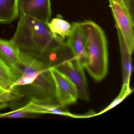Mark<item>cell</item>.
<instances>
[{"label":"cell","instance_id":"9a60e30c","mask_svg":"<svg viewBox=\"0 0 134 134\" xmlns=\"http://www.w3.org/2000/svg\"><path fill=\"white\" fill-rule=\"evenodd\" d=\"M49 67L40 71L23 74L20 77H19L15 83L13 84L12 86V88H14L15 87L25 86V85H28L32 83L36 80L38 76L44 70Z\"/></svg>","mask_w":134,"mask_h":134},{"label":"cell","instance_id":"8fae6325","mask_svg":"<svg viewBox=\"0 0 134 134\" xmlns=\"http://www.w3.org/2000/svg\"><path fill=\"white\" fill-rule=\"evenodd\" d=\"M19 15L18 0H0V23H11Z\"/></svg>","mask_w":134,"mask_h":134},{"label":"cell","instance_id":"d6986e66","mask_svg":"<svg viewBox=\"0 0 134 134\" xmlns=\"http://www.w3.org/2000/svg\"><path fill=\"white\" fill-rule=\"evenodd\" d=\"M0 87H1V86H0Z\"/></svg>","mask_w":134,"mask_h":134},{"label":"cell","instance_id":"7c38bea8","mask_svg":"<svg viewBox=\"0 0 134 134\" xmlns=\"http://www.w3.org/2000/svg\"><path fill=\"white\" fill-rule=\"evenodd\" d=\"M47 25L55 36L64 41L69 36L72 29V25L59 16L52 19Z\"/></svg>","mask_w":134,"mask_h":134},{"label":"cell","instance_id":"3957f363","mask_svg":"<svg viewBox=\"0 0 134 134\" xmlns=\"http://www.w3.org/2000/svg\"><path fill=\"white\" fill-rule=\"evenodd\" d=\"M66 76L77 88L78 98L90 100L84 67L74 55L69 48H64L56 55L52 66Z\"/></svg>","mask_w":134,"mask_h":134},{"label":"cell","instance_id":"30bf717a","mask_svg":"<svg viewBox=\"0 0 134 134\" xmlns=\"http://www.w3.org/2000/svg\"><path fill=\"white\" fill-rule=\"evenodd\" d=\"M119 40L120 51L122 63L123 84L129 83L132 67L131 55L128 47L120 30L116 29Z\"/></svg>","mask_w":134,"mask_h":134},{"label":"cell","instance_id":"ac0fdd59","mask_svg":"<svg viewBox=\"0 0 134 134\" xmlns=\"http://www.w3.org/2000/svg\"><path fill=\"white\" fill-rule=\"evenodd\" d=\"M8 104L7 103H0V110L5 109L7 107Z\"/></svg>","mask_w":134,"mask_h":134},{"label":"cell","instance_id":"9c48e42d","mask_svg":"<svg viewBox=\"0 0 134 134\" xmlns=\"http://www.w3.org/2000/svg\"><path fill=\"white\" fill-rule=\"evenodd\" d=\"M21 51L10 40L0 39V58L9 66L15 75V66L19 59Z\"/></svg>","mask_w":134,"mask_h":134},{"label":"cell","instance_id":"6da1fadb","mask_svg":"<svg viewBox=\"0 0 134 134\" xmlns=\"http://www.w3.org/2000/svg\"><path fill=\"white\" fill-rule=\"evenodd\" d=\"M10 41L21 51L38 59L57 51L66 43L55 36L47 24L22 14Z\"/></svg>","mask_w":134,"mask_h":134},{"label":"cell","instance_id":"5b68a950","mask_svg":"<svg viewBox=\"0 0 134 134\" xmlns=\"http://www.w3.org/2000/svg\"><path fill=\"white\" fill-rule=\"evenodd\" d=\"M116 23V29L121 33L132 53L134 49V21L131 12L121 0H109Z\"/></svg>","mask_w":134,"mask_h":134},{"label":"cell","instance_id":"277c9868","mask_svg":"<svg viewBox=\"0 0 134 134\" xmlns=\"http://www.w3.org/2000/svg\"><path fill=\"white\" fill-rule=\"evenodd\" d=\"M50 67L44 70L32 83L16 87L21 97L41 104L62 106L56 98L55 83Z\"/></svg>","mask_w":134,"mask_h":134},{"label":"cell","instance_id":"8992f818","mask_svg":"<svg viewBox=\"0 0 134 134\" xmlns=\"http://www.w3.org/2000/svg\"><path fill=\"white\" fill-rule=\"evenodd\" d=\"M50 70L55 83L56 98L59 103L65 107L75 103L78 98L76 85L57 69L51 66Z\"/></svg>","mask_w":134,"mask_h":134},{"label":"cell","instance_id":"4fadbf2b","mask_svg":"<svg viewBox=\"0 0 134 134\" xmlns=\"http://www.w3.org/2000/svg\"><path fill=\"white\" fill-rule=\"evenodd\" d=\"M17 80L12 70L0 58V86L7 90H12V85Z\"/></svg>","mask_w":134,"mask_h":134},{"label":"cell","instance_id":"52a82bcc","mask_svg":"<svg viewBox=\"0 0 134 134\" xmlns=\"http://www.w3.org/2000/svg\"><path fill=\"white\" fill-rule=\"evenodd\" d=\"M19 14L48 24L52 15L51 0H18Z\"/></svg>","mask_w":134,"mask_h":134},{"label":"cell","instance_id":"e0dca14e","mask_svg":"<svg viewBox=\"0 0 134 134\" xmlns=\"http://www.w3.org/2000/svg\"><path fill=\"white\" fill-rule=\"evenodd\" d=\"M123 3L126 6L127 8L129 9V10L131 12L133 6V0H121Z\"/></svg>","mask_w":134,"mask_h":134},{"label":"cell","instance_id":"ba28073f","mask_svg":"<svg viewBox=\"0 0 134 134\" xmlns=\"http://www.w3.org/2000/svg\"><path fill=\"white\" fill-rule=\"evenodd\" d=\"M67 44L74 55L84 68L87 61L86 38L80 23H74L69 36L67 38Z\"/></svg>","mask_w":134,"mask_h":134},{"label":"cell","instance_id":"2e32d148","mask_svg":"<svg viewBox=\"0 0 134 134\" xmlns=\"http://www.w3.org/2000/svg\"><path fill=\"white\" fill-rule=\"evenodd\" d=\"M34 115L28 113L23 107L9 113H0V118H30L35 117Z\"/></svg>","mask_w":134,"mask_h":134},{"label":"cell","instance_id":"5bb4252c","mask_svg":"<svg viewBox=\"0 0 134 134\" xmlns=\"http://www.w3.org/2000/svg\"><path fill=\"white\" fill-rule=\"evenodd\" d=\"M133 91V89L130 87L129 83L123 84L120 92L117 97L107 107L104 109L102 111L96 114V115L102 114L113 108L114 107L116 106L122 102L123 100L131 94Z\"/></svg>","mask_w":134,"mask_h":134},{"label":"cell","instance_id":"7a4b0ae2","mask_svg":"<svg viewBox=\"0 0 134 134\" xmlns=\"http://www.w3.org/2000/svg\"><path fill=\"white\" fill-rule=\"evenodd\" d=\"M80 23L86 38L87 61L84 68L96 81H101L108 69V45L105 32L92 21Z\"/></svg>","mask_w":134,"mask_h":134}]
</instances>
